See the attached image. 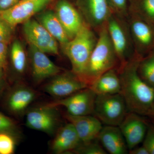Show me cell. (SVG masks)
<instances>
[{
	"instance_id": "cell-1",
	"label": "cell",
	"mask_w": 154,
	"mask_h": 154,
	"mask_svg": "<svg viewBox=\"0 0 154 154\" xmlns=\"http://www.w3.org/2000/svg\"><path fill=\"white\" fill-rule=\"evenodd\" d=\"M142 57L134 56L118 69L121 81V93L128 112L146 116L154 110V89L142 79L137 72Z\"/></svg>"
},
{
	"instance_id": "cell-2",
	"label": "cell",
	"mask_w": 154,
	"mask_h": 154,
	"mask_svg": "<svg viewBox=\"0 0 154 154\" xmlns=\"http://www.w3.org/2000/svg\"><path fill=\"white\" fill-rule=\"evenodd\" d=\"M98 40L88 62L85 81L88 85L105 72L119 68L118 58L108 34L107 25L98 32Z\"/></svg>"
},
{
	"instance_id": "cell-3",
	"label": "cell",
	"mask_w": 154,
	"mask_h": 154,
	"mask_svg": "<svg viewBox=\"0 0 154 154\" xmlns=\"http://www.w3.org/2000/svg\"><path fill=\"white\" fill-rule=\"evenodd\" d=\"M97 40L98 36L94 30L86 24L62 48L63 52L70 61L72 72L84 82L88 62Z\"/></svg>"
},
{
	"instance_id": "cell-4",
	"label": "cell",
	"mask_w": 154,
	"mask_h": 154,
	"mask_svg": "<svg viewBox=\"0 0 154 154\" xmlns=\"http://www.w3.org/2000/svg\"><path fill=\"white\" fill-rule=\"evenodd\" d=\"M106 25L118 58L119 68L124 65L135 54L127 18L112 14Z\"/></svg>"
},
{
	"instance_id": "cell-5",
	"label": "cell",
	"mask_w": 154,
	"mask_h": 154,
	"mask_svg": "<svg viewBox=\"0 0 154 154\" xmlns=\"http://www.w3.org/2000/svg\"><path fill=\"white\" fill-rule=\"evenodd\" d=\"M128 112L121 94L96 95L93 115L102 124L119 126Z\"/></svg>"
},
{
	"instance_id": "cell-6",
	"label": "cell",
	"mask_w": 154,
	"mask_h": 154,
	"mask_svg": "<svg viewBox=\"0 0 154 154\" xmlns=\"http://www.w3.org/2000/svg\"><path fill=\"white\" fill-rule=\"evenodd\" d=\"M127 19L135 52L143 57L154 50V24L134 17Z\"/></svg>"
},
{
	"instance_id": "cell-7",
	"label": "cell",
	"mask_w": 154,
	"mask_h": 154,
	"mask_svg": "<svg viewBox=\"0 0 154 154\" xmlns=\"http://www.w3.org/2000/svg\"><path fill=\"white\" fill-rule=\"evenodd\" d=\"M57 107L48 104L31 108L26 113V125L31 129L54 134L59 123Z\"/></svg>"
},
{
	"instance_id": "cell-8",
	"label": "cell",
	"mask_w": 154,
	"mask_h": 154,
	"mask_svg": "<svg viewBox=\"0 0 154 154\" xmlns=\"http://www.w3.org/2000/svg\"><path fill=\"white\" fill-rule=\"evenodd\" d=\"M96 97V94L88 87L48 104L55 107L63 106L70 115H93Z\"/></svg>"
},
{
	"instance_id": "cell-9",
	"label": "cell",
	"mask_w": 154,
	"mask_h": 154,
	"mask_svg": "<svg viewBox=\"0 0 154 154\" xmlns=\"http://www.w3.org/2000/svg\"><path fill=\"white\" fill-rule=\"evenodd\" d=\"M23 24L24 36L29 45L45 53L58 54V41L37 20L30 19Z\"/></svg>"
},
{
	"instance_id": "cell-10",
	"label": "cell",
	"mask_w": 154,
	"mask_h": 154,
	"mask_svg": "<svg viewBox=\"0 0 154 154\" xmlns=\"http://www.w3.org/2000/svg\"><path fill=\"white\" fill-rule=\"evenodd\" d=\"M76 5L86 24L97 32L113 14L106 0H76Z\"/></svg>"
},
{
	"instance_id": "cell-11",
	"label": "cell",
	"mask_w": 154,
	"mask_h": 154,
	"mask_svg": "<svg viewBox=\"0 0 154 154\" xmlns=\"http://www.w3.org/2000/svg\"><path fill=\"white\" fill-rule=\"evenodd\" d=\"M54 0H21L17 5L0 11V17L15 28L43 11Z\"/></svg>"
},
{
	"instance_id": "cell-12",
	"label": "cell",
	"mask_w": 154,
	"mask_h": 154,
	"mask_svg": "<svg viewBox=\"0 0 154 154\" xmlns=\"http://www.w3.org/2000/svg\"><path fill=\"white\" fill-rule=\"evenodd\" d=\"M44 87V91L51 96L65 98L89 87L88 84L72 72L58 74Z\"/></svg>"
},
{
	"instance_id": "cell-13",
	"label": "cell",
	"mask_w": 154,
	"mask_h": 154,
	"mask_svg": "<svg viewBox=\"0 0 154 154\" xmlns=\"http://www.w3.org/2000/svg\"><path fill=\"white\" fill-rule=\"evenodd\" d=\"M54 12L70 40L86 24L78 9L68 0H58Z\"/></svg>"
},
{
	"instance_id": "cell-14",
	"label": "cell",
	"mask_w": 154,
	"mask_h": 154,
	"mask_svg": "<svg viewBox=\"0 0 154 154\" xmlns=\"http://www.w3.org/2000/svg\"><path fill=\"white\" fill-rule=\"evenodd\" d=\"M142 116L128 112L119 127L124 137L128 151L143 141L149 123Z\"/></svg>"
},
{
	"instance_id": "cell-15",
	"label": "cell",
	"mask_w": 154,
	"mask_h": 154,
	"mask_svg": "<svg viewBox=\"0 0 154 154\" xmlns=\"http://www.w3.org/2000/svg\"><path fill=\"white\" fill-rule=\"evenodd\" d=\"M65 118L74 127L83 143L98 139L103 126L97 117L92 115L75 116L66 114Z\"/></svg>"
},
{
	"instance_id": "cell-16",
	"label": "cell",
	"mask_w": 154,
	"mask_h": 154,
	"mask_svg": "<svg viewBox=\"0 0 154 154\" xmlns=\"http://www.w3.org/2000/svg\"><path fill=\"white\" fill-rule=\"evenodd\" d=\"M29 45L32 75L35 82H40L60 72V68L48 57L46 53L33 45Z\"/></svg>"
},
{
	"instance_id": "cell-17",
	"label": "cell",
	"mask_w": 154,
	"mask_h": 154,
	"mask_svg": "<svg viewBox=\"0 0 154 154\" xmlns=\"http://www.w3.org/2000/svg\"><path fill=\"white\" fill-rule=\"evenodd\" d=\"M36 96L32 88L23 85L14 87L8 94L6 99V106L10 112L19 115L27 110Z\"/></svg>"
},
{
	"instance_id": "cell-18",
	"label": "cell",
	"mask_w": 154,
	"mask_h": 154,
	"mask_svg": "<svg viewBox=\"0 0 154 154\" xmlns=\"http://www.w3.org/2000/svg\"><path fill=\"white\" fill-rule=\"evenodd\" d=\"M98 140L110 154L128 153V149L125 139L118 126H103Z\"/></svg>"
},
{
	"instance_id": "cell-19",
	"label": "cell",
	"mask_w": 154,
	"mask_h": 154,
	"mask_svg": "<svg viewBox=\"0 0 154 154\" xmlns=\"http://www.w3.org/2000/svg\"><path fill=\"white\" fill-rule=\"evenodd\" d=\"M82 143L74 127L69 122L58 130L51 143L54 153L72 152Z\"/></svg>"
},
{
	"instance_id": "cell-20",
	"label": "cell",
	"mask_w": 154,
	"mask_h": 154,
	"mask_svg": "<svg viewBox=\"0 0 154 154\" xmlns=\"http://www.w3.org/2000/svg\"><path fill=\"white\" fill-rule=\"evenodd\" d=\"M89 88L97 95L121 93V81L118 69H111L100 76Z\"/></svg>"
},
{
	"instance_id": "cell-21",
	"label": "cell",
	"mask_w": 154,
	"mask_h": 154,
	"mask_svg": "<svg viewBox=\"0 0 154 154\" xmlns=\"http://www.w3.org/2000/svg\"><path fill=\"white\" fill-rule=\"evenodd\" d=\"M38 14L37 21L63 47L70 39L54 11L48 10Z\"/></svg>"
},
{
	"instance_id": "cell-22",
	"label": "cell",
	"mask_w": 154,
	"mask_h": 154,
	"mask_svg": "<svg viewBox=\"0 0 154 154\" xmlns=\"http://www.w3.org/2000/svg\"><path fill=\"white\" fill-rule=\"evenodd\" d=\"M128 16L154 24V0H128Z\"/></svg>"
},
{
	"instance_id": "cell-23",
	"label": "cell",
	"mask_w": 154,
	"mask_h": 154,
	"mask_svg": "<svg viewBox=\"0 0 154 154\" xmlns=\"http://www.w3.org/2000/svg\"><path fill=\"white\" fill-rule=\"evenodd\" d=\"M137 72L142 79L154 89V50L141 59Z\"/></svg>"
},
{
	"instance_id": "cell-24",
	"label": "cell",
	"mask_w": 154,
	"mask_h": 154,
	"mask_svg": "<svg viewBox=\"0 0 154 154\" xmlns=\"http://www.w3.org/2000/svg\"><path fill=\"white\" fill-rule=\"evenodd\" d=\"M11 63L15 71L23 73L26 68V55L22 43L19 40H15L12 44L11 51Z\"/></svg>"
},
{
	"instance_id": "cell-25",
	"label": "cell",
	"mask_w": 154,
	"mask_h": 154,
	"mask_svg": "<svg viewBox=\"0 0 154 154\" xmlns=\"http://www.w3.org/2000/svg\"><path fill=\"white\" fill-rule=\"evenodd\" d=\"M96 140L83 143L72 152L81 154H106V151Z\"/></svg>"
},
{
	"instance_id": "cell-26",
	"label": "cell",
	"mask_w": 154,
	"mask_h": 154,
	"mask_svg": "<svg viewBox=\"0 0 154 154\" xmlns=\"http://www.w3.org/2000/svg\"><path fill=\"white\" fill-rule=\"evenodd\" d=\"M15 148L14 135L9 133H0V154H13Z\"/></svg>"
},
{
	"instance_id": "cell-27",
	"label": "cell",
	"mask_w": 154,
	"mask_h": 154,
	"mask_svg": "<svg viewBox=\"0 0 154 154\" xmlns=\"http://www.w3.org/2000/svg\"><path fill=\"white\" fill-rule=\"evenodd\" d=\"M113 14L119 17L128 18V0H106Z\"/></svg>"
},
{
	"instance_id": "cell-28",
	"label": "cell",
	"mask_w": 154,
	"mask_h": 154,
	"mask_svg": "<svg viewBox=\"0 0 154 154\" xmlns=\"http://www.w3.org/2000/svg\"><path fill=\"white\" fill-rule=\"evenodd\" d=\"M17 126L14 122L0 112V133H9L15 136L17 134Z\"/></svg>"
},
{
	"instance_id": "cell-29",
	"label": "cell",
	"mask_w": 154,
	"mask_h": 154,
	"mask_svg": "<svg viewBox=\"0 0 154 154\" xmlns=\"http://www.w3.org/2000/svg\"><path fill=\"white\" fill-rule=\"evenodd\" d=\"M14 27L0 17V42L8 43L14 33Z\"/></svg>"
},
{
	"instance_id": "cell-30",
	"label": "cell",
	"mask_w": 154,
	"mask_h": 154,
	"mask_svg": "<svg viewBox=\"0 0 154 154\" xmlns=\"http://www.w3.org/2000/svg\"><path fill=\"white\" fill-rule=\"evenodd\" d=\"M143 145L146 149L149 154H154V125L149 124Z\"/></svg>"
},
{
	"instance_id": "cell-31",
	"label": "cell",
	"mask_w": 154,
	"mask_h": 154,
	"mask_svg": "<svg viewBox=\"0 0 154 154\" xmlns=\"http://www.w3.org/2000/svg\"><path fill=\"white\" fill-rule=\"evenodd\" d=\"M8 44L0 42V70H3L7 65Z\"/></svg>"
},
{
	"instance_id": "cell-32",
	"label": "cell",
	"mask_w": 154,
	"mask_h": 154,
	"mask_svg": "<svg viewBox=\"0 0 154 154\" xmlns=\"http://www.w3.org/2000/svg\"><path fill=\"white\" fill-rule=\"evenodd\" d=\"M21 0H0V11L8 10L17 5Z\"/></svg>"
},
{
	"instance_id": "cell-33",
	"label": "cell",
	"mask_w": 154,
	"mask_h": 154,
	"mask_svg": "<svg viewBox=\"0 0 154 154\" xmlns=\"http://www.w3.org/2000/svg\"><path fill=\"white\" fill-rule=\"evenodd\" d=\"M130 154H149L148 151L143 145L141 146H136L128 151Z\"/></svg>"
},
{
	"instance_id": "cell-34",
	"label": "cell",
	"mask_w": 154,
	"mask_h": 154,
	"mask_svg": "<svg viewBox=\"0 0 154 154\" xmlns=\"http://www.w3.org/2000/svg\"><path fill=\"white\" fill-rule=\"evenodd\" d=\"M147 116L151 119L152 122L154 125V110L151 111L150 113H149L148 115Z\"/></svg>"
},
{
	"instance_id": "cell-35",
	"label": "cell",
	"mask_w": 154,
	"mask_h": 154,
	"mask_svg": "<svg viewBox=\"0 0 154 154\" xmlns=\"http://www.w3.org/2000/svg\"><path fill=\"white\" fill-rule=\"evenodd\" d=\"M3 70H0V90L2 85Z\"/></svg>"
}]
</instances>
